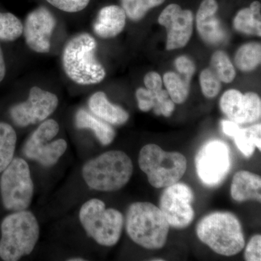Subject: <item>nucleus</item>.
Instances as JSON below:
<instances>
[{
    "label": "nucleus",
    "instance_id": "f257e3e1",
    "mask_svg": "<svg viewBox=\"0 0 261 261\" xmlns=\"http://www.w3.org/2000/svg\"><path fill=\"white\" fill-rule=\"evenodd\" d=\"M97 42L87 33L77 34L63 49L62 63L70 80L80 85L100 83L106 73L95 57Z\"/></svg>",
    "mask_w": 261,
    "mask_h": 261
},
{
    "label": "nucleus",
    "instance_id": "f03ea898",
    "mask_svg": "<svg viewBox=\"0 0 261 261\" xmlns=\"http://www.w3.org/2000/svg\"><path fill=\"white\" fill-rule=\"evenodd\" d=\"M126 229L137 245L149 250H159L166 245L170 225L159 207L150 202H137L127 211Z\"/></svg>",
    "mask_w": 261,
    "mask_h": 261
},
{
    "label": "nucleus",
    "instance_id": "7ed1b4c3",
    "mask_svg": "<svg viewBox=\"0 0 261 261\" xmlns=\"http://www.w3.org/2000/svg\"><path fill=\"white\" fill-rule=\"evenodd\" d=\"M133 169V163L125 152L111 150L87 161L82 168V176L92 190L114 192L126 186Z\"/></svg>",
    "mask_w": 261,
    "mask_h": 261
},
{
    "label": "nucleus",
    "instance_id": "20e7f679",
    "mask_svg": "<svg viewBox=\"0 0 261 261\" xmlns=\"http://www.w3.org/2000/svg\"><path fill=\"white\" fill-rule=\"evenodd\" d=\"M197 234L202 243L225 256L237 255L245 246L241 224L231 213L215 212L205 216L197 224Z\"/></svg>",
    "mask_w": 261,
    "mask_h": 261
},
{
    "label": "nucleus",
    "instance_id": "39448f33",
    "mask_svg": "<svg viewBox=\"0 0 261 261\" xmlns=\"http://www.w3.org/2000/svg\"><path fill=\"white\" fill-rule=\"evenodd\" d=\"M0 257L16 261L32 253L38 243L40 228L37 218L29 211L8 215L1 224Z\"/></svg>",
    "mask_w": 261,
    "mask_h": 261
},
{
    "label": "nucleus",
    "instance_id": "423d86ee",
    "mask_svg": "<svg viewBox=\"0 0 261 261\" xmlns=\"http://www.w3.org/2000/svg\"><path fill=\"white\" fill-rule=\"evenodd\" d=\"M139 165L149 183L160 189L177 183L186 172L187 161L180 152H166L159 146L149 144L141 149Z\"/></svg>",
    "mask_w": 261,
    "mask_h": 261
},
{
    "label": "nucleus",
    "instance_id": "0eeeda50",
    "mask_svg": "<svg viewBox=\"0 0 261 261\" xmlns=\"http://www.w3.org/2000/svg\"><path fill=\"white\" fill-rule=\"evenodd\" d=\"M81 224L87 235L99 245H116L121 238L124 218L119 211L106 208L99 199H91L82 205L80 211Z\"/></svg>",
    "mask_w": 261,
    "mask_h": 261
},
{
    "label": "nucleus",
    "instance_id": "6e6552de",
    "mask_svg": "<svg viewBox=\"0 0 261 261\" xmlns=\"http://www.w3.org/2000/svg\"><path fill=\"white\" fill-rule=\"evenodd\" d=\"M34 191L28 163L20 158L13 159L0 178V193L5 209L16 212L28 208Z\"/></svg>",
    "mask_w": 261,
    "mask_h": 261
},
{
    "label": "nucleus",
    "instance_id": "1a4fd4ad",
    "mask_svg": "<svg viewBox=\"0 0 261 261\" xmlns=\"http://www.w3.org/2000/svg\"><path fill=\"white\" fill-rule=\"evenodd\" d=\"M58 122L44 121L25 142L23 152L27 159L37 161L44 166H54L66 151V141L58 139L51 142L59 132Z\"/></svg>",
    "mask_w": 261,
    "mask_h": 261
},
{
    "label": "nucleus",
    "instance_id": "9d476101",
    "mask_svg": "<svg viewBox=\"0 0 261 261\" xmlns=\"http://www.w3.org/2000/svg\"><path fill=\"white\" fill-rule=\"evenodd\" d=\"M231 165L229 147L221 140L206 142L195 157L197 175L206 186L216 187L220 185L229 172Z\"/></svg>",
    "mask_w": 261,
    "mask_h": 261
},
{
    "label": "nucleus",
    "instance_id": "9b49d317",
    "mask_svg": "<svg viewBox=\"0 0 261 261\" xmlns=\"http://www.w3.org/2000/svg\"><path fill=\"white\" fill-rule=\"evenodd\" d=\"M195 200L192 189L183 183H175L166 187L159 202V208L170 226L187 228L195 218L192 202Z\"/></svg>",
    "mask_w": 261,
    "mask_h": 261
},
{
    "label": "nucleus",
    "instance_id": "f8f14e48",
    "mask_svg": "<svg viewBox=\"0 0 261 261\" xmlns=\"http://www.w3.org/2000/svg\"><path fill=\"white\" fill-rule=\"evenodd\" d=\"M58 103L59 100L56 94L33 87L25 102L18 103L10 108V116L18 126L36 124L45 121L51 116L58 108Z\"/></svg>",
    "mask_w": 261,
    "mask_h": 261
},
{
    "label": "nucleus",
    "instance_id": "ddd939ff",
    "mask_svg": "<svg viewBox=\"0 0 261 261\" xmlns=\"http://www.w3.org/2000/svg\"><path fill=\"white\" fill-rule=\"evenodd\" d=\"M193 13L182 10L178 5H168L160 15L159 22L167 31L168 50L179 49L187 45L193 32Z\"/></svg>",
    "mask_w": 261,
    "mask_h": 261
},
{
    "label": "nucleus",
    "instance_id": "4468645a",
    "mask_svg": "<svg viewBox=\"0 0 261 261\" xmlns=\"http://www.w3.org/2000/svg\"><path fill=\"white\" fill-rule=\"evenodd\" d=\"M56 25V18L44 7L31 12L25 19L23 31L28 47L35 53H49L50 39Z\"/></svg>",
    "mask_w": 261,
    "mask_h": 261
},
{
    "label": "nucleus",
    "instance_id": "2eb2a0df",
    "mask_svg": "<svg viewBox=\"0 0 261 261\" xmlns=\"http://www.w3.org/2000/svg\"><path fill=\"white\" fill-rule=\"evenodd\" d=\"M220 107L230 121L238 124L254 123L261 116L260 98L254 92L243 94L229 89L220 99Z\"/></svg>",
    "mask_w": 261,
    "mask_h": 261
},
{
    "label": "nucleus",
    "instance_id": "dca6fc26",
    "mask_svg": "<svg viewBox=\"0 0 261 261\" xmlns=\"http://www.w3.org/2000/svg\"><path fill=\"white\" fill-rule=\"evenodd\" d=\"M219 5L216 0H203L196 16L197 28L201 38L209 44L224 42L226 34L216 13Z\"/></svg>",
    "mask_w": 261,
    "mask_h": 261
},
{
    "label": "nucleus",
    "instance_id": "f3484780",
    "mask_svg": "<svg viewBox=\"0 0 261 261\" xmlns=\"http://www.w3.org/2000/svg\"><path fill=\"white\" fill-rule=\"evenodd\" d=\"M221 126L225 135L233 139L237 147L245 157H251L255 147L261 150L260 123L241 128L238 123L229 120L221 122Z\"/></svg>",
    "mask_w": 261,
    "mask_h": 261
},
{
    "label": "nucleus",
    "instance_id": "a211bd4d",
    "mask_svg": "<svg viewBox=\"0 0 261 261\" xmlns=\"http://www.w3.org/2000/svg\"><path fill=\"white\" fill-rule=\"evenodd\" d=\"M126 15L121 7L109 5L104 7L97 15L93 25L98 37L110 39L122 32L126 25Z\"/></svg>",
    "mask_w": 261,
    "mask_h": 261
},
{
    "label": "nucleus",
    "instance_id": "6ab92c4d",
    "mask_svg": "<svg viewBox=\"0 0 261 261\" xmlns=\"http://www.w3.org/2000/svg\"><path fill=\"white\" fill-rule=\"evenodd\" d=\"M89 108L91 112L102 121L111 125L124 124L129 115L120 106L112 104L102 92H97L89 98Z\"/></svg>",
    "mask_w": 261,
    "mask_h": 261
},
{
    "label": "nucleus",
    "instance_id": "aec40b11",
    "mask_svg": "<svg viewBox=\"0 0 261 261\" xmlns=\"http://www.w3.org/2000/svg\"><path fill=\"white\" fill-rule=\"evenodd\" d=\"M139 108L144 112L153 109L158 116L169 117L175 109V104L167 91L161 89L157 91L140 88L136 92Z\"/></svg>",
    "mask_w": 261,
    "mask_h": 261
},
{
    "label": "nucleus",
    "instance_id": "412c9836",
    "mask_svg": "<svg viewBox=\"0 0 261 261\" xmlns=\"http://www.w3.org/2000/svg\"><path fill=\"white\" fill-rule=\"evenodd\" d=\"M260 176L247 171L235 173L231 185V195L233 200L238 202L249 200L260 202Z\"/></svg>",
    "mask_w": 261,
    "mask_h": 261
},
{
    "label": "nucleus",
    "instance_id": "4be33fe9",
    "mask_svg": "<svg viewBox=\"0 0 261 261\" xmlns=\"http://www.w3.org/2000/svg\"><path fill=\"white\" fill-rule=\"evenodd\" d=\"M75 124L76 128L80 129L88 128L92 130L99 142L104 146L110 145L116 137V132L109 123L84 109L77 111Z\"/></svg>",
    "mask_w": 261,
    "mask_h": 261
},
{
    "label": "nucleus",
    "instance_id": "5701e85b",
    "mask_svg": "<svg viewBox=\"0 0 261 261\" xmlns=\"http://www.w3.org/2000/svg\"><path fill=\"white\" fill-rule=\"evenodd\" d=\"M261 5L258 1L251 3L250 8H244L238 12L233 19V27L244 34L261 35Z\"/></svg>",
    "mask_w": 261,
    "mask_h": 261
},
{
    "label": "nucleus",
    "instance_id": "b1692460",
    "mask_svg": "<svg viewBox=\"0 0 261 261\" xmlns=\"http://www.w3.org/2000/svg\"><path fill=\"white\" fill-rule=\"evenodd\" d=\"M16 142L14 128L8 123L0 122V173L13 161Z\"/></svg>",
    "mask_w": 261,
    "mask_h": 261
},
{
    "label": "nucleus",
    "instance_id": "393cba45",
    "mask_svg": "<svg viewBox=\"0 0 261 261\" xmlns=\"http://www.w3.org/2000/svg\"><path fill=\"white\" fill-rule=\"evenodd\" d=\"M234 61L237 67L243 71L255 69L261 61L260 43L250 42L244 44L237 51Z\"/></svg>",
    "mask_w": 261,
    "mask_h": 261
},
{
    "label": "nucleus",
    "instance_id": "a878e982",
    "mask_svg": "<svg viewBox=\"0 0 261 261\" xmlns=\"http://www.w3.org/2000/svg\"><path fill=\"white\" fill-rule=\"evenodd\" d=\"M163 82L173 102L182 104L187 100L190 92V80L174 72H167L163 76Z\"/></svg>",
    "mask_w": 261,
    "mask_h": 261
},
{
    "label": "nucleus",
    "instance_id": "bb28decb",
    "mask_svg": "<svg viewBox=\"0 0 261 261\" xmlns=\"http://www.w3.org/2000/svg\"><path fill=\"white\" fill-rule=\"evenodd\" d=\"M221 82L230 83L236 76L233 65L227 55L223 51H216L214 53L211 61V68Z\"/></svg>",
    "mask_w": 261,
    "mask_h": 261
},
{
    "label": "nucleus",
    "instance_id": "cd10ccee",
    "mask_svg": "<svg viewBox=\"0 0 261 261\" xmlns=\"http://www.w3.org/2000/svg\"><path fill=\"white\" fill-rule=\"evenodd\" d=\"M23 25L20 19L10 13L0 12V39L13 42L23 34Z\"/></svg>",
    "mask_w": 261,
    "mask_h": 261
},
{
    "label": "nucleus",
    "instance_id": "c85d7f7f",
    "mask_svg": "<svg viewBox=\"0 0 261 261\" xmlns=\"http://www.w3.org/2000/svg\"><path fill=\"white\" fill-rule=\"evenodd\" d=\"M166 0H121V8L130 20H140L152 8L162 5Z\"/></svg>",
    "mask_w": 261,
    "mask_h": 261
},
{
    "label": "nucleus",
    "instance_id": "c756f323",
    "mask_svg": "<svg viewBox=\"0 0 261 261\" xmlns=\"http://www.w3.org/2000/svg\"><path fill=\"white\" fill-rule=\"evenodd\" d=\"M200 82L202 93L205 97H215L221 90V82L210 68L202 70L200 75Z\"/></svg>",
    "mask_w": 261,
    "mask_h": 261
},
{
    "label": "nucleus",
    "instance_id": "7c9ffc66",
    "mask_svg": "<svg viewBox=\"0 0 261 261\" xmlns=\"http://www.w3.org/2000/svg\"><path fill=\"white\" fill-rule=\"evenodd\" d=\"M55 8L67 12L77 13L87 8L90 0H47Z\"/></svg>",
    "mask_w": 261,
    "mask_h": 261
},
{
    "label": "nucleus",
    "instance_id": "2f4dec72",
    "mask_svg": "<svg viewBox=\"0 0 261 261\" xmlns=\"http://www.w3.org/2000/svg\"><path fill=\"white\" fill-rule=\"evenodd\" d=\"M245 258L247 261L261 260V236L256 234L252 237L247 245Z\"/></svg>",
    "mask_w": 261,
    "mask_h": 261
},
{
    "label": "nucleus",
    "instance_id": "473e14b6",
    "mask_svg": "<svg viewBox=\"0 0 261 261\" xmlns=\"http://www.w3.org/2000/svg\"><path fill=\"white\" fill-rule=\"evenodd\" d=\"M176 69L184 76L191 80L195 72V65L193 62L186 56H180L175 61Z\"/></svg>",
    "mask_w": 261,
    "mask_h": 261
},
{
    "label": "nucleus",
    "instance_id": "72a5a7b5",
    "mask_svg": "<svg viewBox=\"0 0 261 261\" xmlns=\"http://www.w3.org/2000/svg\"><path fill=\"white\" fill-rule=\"evenodd\" d=\"M146 88L149 90L157 91L162 89V80L156 72H149L144 79Z\"/></svg>",
    "mask_w": 261,
    "mask_h": 261
},
{
    "label": "nucleus",
    "instance_id": "f704fd0d",
    "mask_svg": "<svg viewBox=\"0 0 261 261\" xmlns=\"http://www.w3.org/2000/svg\"><path fill=\"white\" fill-rule=\"evenodd\" d=\"M5 73H6V67H5L4 56H3V49L0 46V82L4 80Z\"/></svg>",
    "mask_w": 261,
    "mask_h": 261
},
{
    "label": "nucleus",
    "instance_id": "c9c22d12",
    "mask_svg": "<svg viewBox=\"0 0 261 261\" xmlns=\"http://www.w3.org/2000/svg\"><path fill=\"white\" fill-rule=\"evenodd\" d=\"M68 261H84V258L82 257H72V258L68 259Z\"/></svg>",
    "mask_w": 261,
    "mask_h": 261
}]
</instances>
